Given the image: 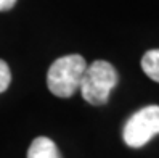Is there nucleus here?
Masks as SVG:
<instances>
[{
  "instance_id": "obj_1",
  "label": "nucleus",
  "mask_w": 159,
  "mask_h": 158,
  "mask_svg": "<svg viewBox=\"0 0 159 158\" xmlns=\"http://www.w3.org/2000/svg\"><path fill=\"white\" fill-rule=\"evenodd\" d=\"M87 63L80 55H66L52 63L47 73V86L53 95L60 98L72 97L80 87Z\"/></svg>"
},
{
  "instance_id": "obj_2",
  "label": "nucleus",
  "mask_w": 159,
  "mask_h": 158,
  "mask_svg": "<svg viewBox=\"0 0 159 158\" xmlns=\"http://www.w3.org/2000/svg\"><path fill=\"white\" fill-rule=\"evenodd\" d=\"M117 71L111 63L97 60L85 68L80 81V94L92 105H105L109 94L117 86Z\"/></svg>"
},
{
  "instance_id": "obj_3",
  "label": "nucleus",
  "mask_w": 159,
  "mask_h": 158,
  "mask_svg": "<svg viewBox=\"0 0 159 158\" xmlns=\"http://www.w3.org/2000/svg\"><path fill=\"white\" fill-rule=\"evenodd\" d=\"M159 134V107L149 105L138 110L127 119L124 126L122 137L124 142L132 147L140 148L146 145L154 136Z\"/></svg>"
},
{
  "instance_id": "obj_4",
  "label": "nucleus",
  "mask_w": 159,
  "mask_h": 158,
  "mask_svg": "<svg viewBox=\"0 0 159 158\" xmlns=\"http://www.w3.org/2000/svg\"><path fill=\"white\" fill-rule=\"evenodd\" d=\"M27 158H61V153L52 139L40 136L32 141L27 150Z\"/></svg>"
},
{
  "instance_id": "obj_5",
  "label": "nucleus",
  "mask_w": 159,
  "mask_h": 158,
  "mask_svg": "<svg viewBox=\"0 0 159 158\" xmlns=\"http://www.w3.org/2000/svg\"><path fill=\"white\" fill-rule=\"evenodd\" d=\"M142 68L148 78L159 82V49L148 50L142 58Z\"/></svg>"
},
{
  "instance_id": "obj_6",
  "label": "nucleus",
  "mask_w": 159,
  "mask_h": 158,
  "mask_svg": "<svg viewBox=\"0 0 159 158\" xmlns=\"http://www.w3.org/2000/svg\"><path fill=\"white\" fill-rule=\"evenodd\" d=\"M11 82V73H10V68H8V65L0 60V94L2 92H5L8 89V86H10Z\"/></svg>"
},
{
  "instance_id": "obj_7",
  "label": "nucleus",
  "mask_w": 159,
  "mask_h": 158,
  "mask_svg": "<svg viewBox=\"0 0 159 158\" xmlns=\"http://www.w3.org/2000/svg\"><path fill=\"white\" fill-rule=\"evenodd\" d=\"M16 0H0V12H8L15 7Z\"/></svg>"
}]
</instances>
